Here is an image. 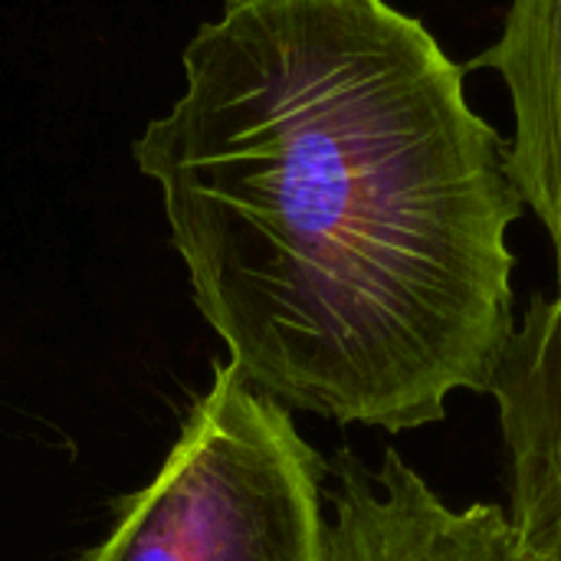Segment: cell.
Listing matches in <instances>:
<instances>
[{
    "label": "cell",
    "instance_id": "cell-1",
    "mask_svg": "<svg viewBox=\"0 0 561 561\" xmlns=\"http://www.w3.org/2000/svg\"><path fill=\"white\" fill-rule=\"evenodd\" d=\"M181 69L131 154L230 365L388 434L490 394L526 204L440 39L388 0H227Z\"/></svg>",
    "mask_w": 561,
    "mask_h": 561
},
{
    "label": "cell",
    "instance_id": "cell-2",
    "mask_svg": "<svg viewBox=\"0 0 561 561\" xmlns=\"http://www.w3.org/2000/svg\"><path fill=\"white\" fill-rule=\"evenodd\" d=\"M325 473L289 411L217 365L158 477L82 561H325Z\"/></svg>",
    "mask_w": 561,
    "mask_h": 561
},
{
    "label": "cell",
    "instance_id": "cell-3",
    "mask_svg": "<svg viewBox=\"0 0 561 561\" xmlns=\"http://www.w3.org/2000/svg\"><path fill=\"white\" fill-rule=\"evenodd\" d=\"M329 473L325 561H561L496 503L447 506L398 450L378 470L342 450Z\"/></svg>",
    "mask_w": 561,
    "mask_h": 561
},
{
    "label": "cell",
    "instance_id": "cell-4",
    "mask_svg": "<svg viewBox=\"0 0 561 561\" xmlns=\"http://www.w3.org/2000/svg\"><path fill=\"white\" fill-rule=\"evenodd\" d=\"M490 394L510 460V516L561 559V283L529 302Z\"/></svg>",
    "mask_w": 561,
    "mask_h": 561
},
{
    "label": "cell",
    "instance_id": "cell-5",
    "mask_svg": "<svg viewBox=\"0 0 561 561\" xmlns=\"http://www.w3.org/2000/svg\"><path fill=\"white\" fill-rule=\"evenodd\" d=\"M470 69H493L506 85V168L552 240L561 283V0H510L496 43Z\"/></svg>",
    "mask_w": 561,
    "mask_h": 561
}]
</instances>
